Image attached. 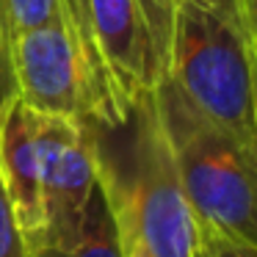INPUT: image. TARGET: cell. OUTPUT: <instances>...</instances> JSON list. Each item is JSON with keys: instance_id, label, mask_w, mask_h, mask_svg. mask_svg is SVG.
Segmentation results:
<instances>
[{"instance_id": "2", "label": "cell", "mask_w": 257, "mask_h": 257, "mask_svg": "<svg viewBox=\"0 0 257 257\" xmlns=\"http://www.w3.org/2000/svg\"><path fill=\"white\" fill-rule=\"evenodd\" d=\"M254 0H172L166 78L207 119L257 144Z\"/></svg>"}, {"instance_id": "13", "label": "cell", "mask_w": 257, "mask_h": 257, "mask_svg": "<svg viewBox=\"0 0 257 257\" xmlns=\"http://www.w3.org/2000/svg\"><path fill=\"white\" fill-rule=\"evenodd\" d=\"M196 257H257V243L227 238L221 232L199 229V251Z\"/></svg>"}, {"instance_id": "4", "label": "cell", "mask_w": 257, "mask_h": 257, "mask_svg": "<svg viewBox=\"0 0 257 257\" xmlns=\"http://www.w3.org/2000/svg\"><path fill=\"white\" fill-rule=\"evenodd\" d=\"M89 25L119 111L166 78L172 0H89Z\"/></svg>"}, {"instance_id": "12", "label": "cell", "mask_w": 257, "mask_h": 257, "mask_svg": "<svg viewBox=\"0 0 257 257\" xmlns=\"http://www.w3.org/2000/svg\"><path fill=\"white\" fill-rule=\"evenodd\" d=\"M0 257H28L23 229L17 224V213L9 199V191L0 177Z\"/></svg>"}, {"instance_id": "11", "label": "cell", "mask_w": 257, "mask_h": 257, "mask_svg": "<svg viewBox=\"0 0 257 257\" xmlns=\"http://www.w3.org/2000/svg\"><path fill=\"white\" fill-rule=\"evenodd\" d=\"M12 23L6 14V3L0 0V116L17 100V78H14V56H12Z\"/></svg>"}, {"instance_id": "9", "label": "cell", "mask_w": 257, "mask_h": 257, "mask_svg": "<svg viewBox=\"0 0 257 257\" xmlns=\"http://www.w3.org/2000/svg\"><path fill=\"white\" fill-rule=\"evenodd\" d=\"M61 12H64V23H67L69 34H72L75 45H78V50H80V58H83V64H86V72H89V78H91V86H94L97 105H100L94 122H116L124 111H119V108L113 105L111 94H108L102 64H100V56H97L94 39H91L89 0H61Z\"/></svg>"}, {"instance_id": "10", "label": "cell", "mask_w": 257, "mask_h": 257, "mask_svg": "<svg viewBox=\"0 0 257 257\" xmlns=\"http://www.w3.org/2000/svg\"><path fill=\"white\" fill-rule=\"evenodd\" d=\"M3 3H6V14L12 23V34L58 23V20L64 23L61 0H3Z\"/></svg>"}, {"instance_id": "6", "label": "cell", "mask_w": 257, "mask_h": 257, "mask_svg": "<svg viewBox=\"0 0 257 257\" xmlns=\"http://www.w3.org/2000/svg\"><path fill=\"white\" fill-rule=\"evenodd\" d=\"M34 133L39 147L45 227L31 249L45 243H64L72 238L100 180L94 144L86 122L34 111Z\"/></svg>"}, {"instance_id": "3", "label": "cell", "mask_w": 257, "mask_h": 257, "mask_svg": "<svg viewBox=\"0 0 257 257\" xmlns=\"http://www.w3.org/2000/svg\"><path fill=\"white\" fill-rule=\"evenodd\" d=\"M152 100L199 229L257 243V144L207 119L169 78L152 89Z\"/></svg>"}, {"instance_id": "8", "label": "cell", "mask_w": 257, "mask_h": 257, "mask_svg": "<svg viewBox=\"0 0 257 257\" xmlns=\"http://www.w3.org/2000/svg\"><path fill=\"white\" fill-rule=\"evenodd\" d=\"M28 257H127L122 229L113 216L105 188L97 180L91 199L83 210L78 232L64 243H45L28 251Z\"/></svg>"}, {"instance_id": "7", "label": "cell", "mask_w": 257, "mask_h": 257, "mask_svg": "<svg viewBox=\"0 0 257 257\" xmlns=\"http://www.w3.org/2000/svg\"><path fill=\"white\" fill-rule=\"evenodd\" d=\"M0 177L17 213L25 246L31 249L45 227V205L34 111L20 100H14L0 116Z\"/></svg>"}, {"instance_id": "1", "label": "cell", "mask_w": 257, "mask_h": 257, "mask_svg": "<svg viewBox=\"0 0 257 257\" xmlns=\"http://www.w3.org/2000/svg\"><path fill=\"white\" fill-rule=\"evenodd\" d=\"M86 124L100 185L124 246L141 243L150 257H196L199 224L180 183L152 91L130 102L116 122L89 119Z\"/></svg>"}, {"instance_id": "5", "label": "cell", "mask_w": 257, "mask_h": 257, "mask_svg": "<svg viewBox=\"0 0 257 257\" xmlns=\"http://www.w3.org/2000/svg\"><path fill=\"white\" fill-rule=\"evenodd\" d=\"M17 100L36 113L75 122L94 119L100 105L67 23H47L12 36Z\"/></svg>"}, {"instance_id": "14", "label": "cell", "mask_w": 257, "mask_h": 257, "mask_svg": "<svg viewBox=\"0 0 257 257\" xmlns=\"http://www.w3.org/2000/svg\"><path fill=\"white\" fill-rule=\"evenodd\" d=\"M127 257H150V251H147L141 243H130L127 246Z\"/></svg>"}]
</instances>
